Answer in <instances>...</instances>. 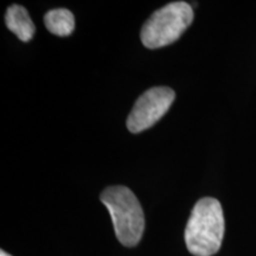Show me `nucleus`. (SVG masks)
Listing matches in <instances>:
<instances>
[{
    "label": "nucleus",
    "mask_w": 256,
    "mask_h": 256,
    "mask_svg": "<svg viewBox=\"0 0 256 256\" xmlns=\"http://www.w3.org/2000/svg\"><path fill=\"white\" fill-rule=\"evenodd\" d=\"M224 215L216 198H202L191 211L184 238L194 256H212L220 250L224 238Z\"/></svg>",
    "instance_id": "obj_1"
},
{
    "label": "nucleus",
    "mask_w": 256,
    "mask_h": 256,
    "mask_svg": "<svg viewBox=\"0 0 256 256\" xmlns=\"http://www.w3.org/2000/svg\"><path fill=\"white\" fill-rule=\"evenodd\" d=\"M100 200L110 211L119 242L124 247L136 246L145 229V216L132 190L122 185L110 186L102 192Z\"/></svg>",
    "instance_id": "obj_2"
},
{
    "label": "nucleus",
    "mask_w": 256,
    "mask_h": 256,
    "mask_svg": "<svg viewBox=\"0 0 256 256\" xmlns=\"http://www.w3.org/2000/svg\"><path fill=\"white\" fill-rule=\"evenodd\" d=\"M194 20V10L185 2H174L156 11L142 28V42L148 49L174 43Z\"/></svg>",
    "instance_id": "obj_3"
},
{
    "label": "nucleus",
    "mask_w": 256,
    "mask_h": 256,
    "mask_svg": "<svg viewBox=\"0 0 256 256\" xmlns=\"http://www.w3.org/2000/svg\"><path fill=\"white\" fill-rule=\"evenodd\" d=\"M174 98V92L168 87H154L146 90L138 98L128 115V130L132 133L148 130L168 113Z\"/></svg>",
    "instance_id": "obj_4"
},
{
    "label": "nucleus",
    "mask_w": 256,
    "mask_h": 256,
    "mask_svg": "<svg viewBox=\"0 0 256 256\" xmlns=\"http://www.w3.org/2000/svg\"><path fill=\"white\" fill-rule=\"evenodd\" d=\"M5 24L10 31L23 42L31 40L36 31L28 10L20 5L10 6L5 14Z\"/></svg>",
    "instance_id": "obj_5"
},
{
    "label": "nucleus",
    "mask_w": 256,
    "mask_h": 256,
    "mask_svg": "<svg viewBox=\"0 0 256 256\" xmlns=\"http://www.w3.org/2000/svg\"><path fill=\"white\" fill-rule=\"evenodd\" d=\"M44 23L48 30L56 36H69L75 28V18L66 8H55L46 12Z\"/></svg>",
    "instance_id": "obj_6"
},
{
    "label": "nucleus",
    "mask_w": 256,
    "mask_h": 256,
    "mask_svg": "<svg viewBox=\"0 0 256 256\" xmlns=\"http://www.w3.org/2000/svg\"><path fill=\"white\" fill-rule=\"evenodd\" d=\"M0 256H11V255L8 254V252H4V250H2V252H0Z\"/></svg>",
    "instance_id": "obj_7"
}]
</instances>
